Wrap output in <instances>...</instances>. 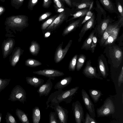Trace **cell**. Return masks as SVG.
Masks as SVG:
<instances>
[{
  "label": "cell",
  "instance_id": "cell-1",
  "mask_svg": "<svg viewBox=\"0 0 123 123\" xmlns=\"http://www.w3.org/2000/svg\"><path fill=\"white\" fill-rule=\"evenodd\" d=\"M79 86H76L70 89L63 91H56L52 93L49 96L46 102L47 109L51 105L64 102L66 104L70 103L77 92Z\"/></svg>",
  "mask_w": 123,
  "mask_h": 123
},
{
  "label": "cell",
  "instance_id": "cell-2",
  "mask_svg": "<svg viewBox=\"0 0 123 123\" xmlns=\"http://www.w3.org/2000/svg\"><path fill=\"white\" fill-rule=\"evenodd\" d=\"M28 17L23 15H12L7 17L4 24L6 34L11 31L16 34L15 31L21 32L28 26Z\"/></svg>",
  "mask_w": 123,
  "mask_h": 123
},
{
  "label": "cell",
  "instance_id": "cell-3",
  "mask_svg": "<svg viewBox=\"0 0 123 123\" xmlns=\"http://www.w3.org/2000/svg\"><path fill=\"white\" fill-rule=\"evenodd\" d=\"M97 117L107 116L114 114L115 112V105L112 100L109 98H107L103 105L96 110Z\"/></svg>",
  "mask_w": 123,
  "mask_h": 123
},
{
  "label": "cell",
  "instance_id": "cell-4",
  "mask_svg": "<svg viewBox=\"0 0 123 123\" xmlns=\"http://www.w3.org/2000/svg\"><path fill=\"white\" fill-rule=\"evenodd\" d=\"M26 99L25 90L19 85H17L12 89L8 100L13 102L19 101L24 104Z\"/></svg>",
  "mask_w": 123,
  "mask_h": 123
},
{
  "label": "cell",
  "instance_id": "cell-5",
  "mask_svg": "<svg viewBox=\"0 0 123 123\" xmlns=\"http://www.w3.org/2000/svg\"><path fill=\"white\" fill-rule=\"evenodd\" d=\"M73 114L76 123H85L83 108L78 101L73 102L72 105Z\"/></svg>",
  "mask_w": 123,
  "mask_h": 123
},
{
  "label": "cell",
  "instance_id": "cell-6",
  "mask_svg": "<svg viewBox=\"0 0 123 123\" xmlns=\"http://www.w3.org/2000/svg\"><path fill=\"white\" fill-rule=\"evenodd\" d=\"M72 42V40H70L64 49H62L63 42L58 46L54 56V60L55 63H59L64 58L70 47Z\"/></svg>",
  "mask_w": 123,
  "mask_h": 123
},
{
  "label": "cell",
  "instance_id": "cell-7",
  "mask_svg": "<svg viewBox=\"0 0 123 123\" xmlns=\"http://www.w3.org/2000/svg\"><path fill=\"white\" fill-rule=\"evenodd\" d=\"M32 73L34 74L39 75L45 76L54 80L55 78L62 76L64 75L62 72L59 70L52 69H46L33 71Z\"/></svg>",
  "mask_w": 123,
  "mask_h": 123
},
{
  "label": "cell",
  "instance_id": "cell-8",
  "mask_svg": "<svg viewBox=\"0 0 123 123\" xmlns=\"http://www.w3.org/2000/svg\"><path fill=\"white\" fill-rule=\"evenodd\" d=\"M81 92L82 100L86 108L91 116L95 119V114L94 104L85 90L82 89Z\"/></svg>",
  "mask_w": 123,
  "mask_h": 123
},
{
  "label": "cell",
  "instance_id": "cell-9",
  "mask_svg": "<svg viewBox=\"0 0 123 123\" xmlns=\"http://www.w3.org/2000/svg\"><path fill=\"white\" fill-rule=\"evenodd\" d=\"M49 107L54 109L56 112L60 123H67L68 111L67 109L59 104L51 105Z\"/></svg>",
  "mask_w": 123,
  "mask_h": 123
},
{
  "label": "cell",
  "instance_id": "cell-10",
  "mask_svg": "<svg viewBox=\"0 0 123 123\" xmlns=\"http://www.w3.org/2000/svg\"><path fill=\"white\" fill-rule=\"evenodd\" d=\"M15 44V40L11 37L4 40L1 47L3 58H6L12 53Z\"/></svg>",
  "mask_w": 123,
  "mask_h": 123
},
{
  "label": "cell",
  "instance_id": "cell-11",
  "mask_svg": "<svg viewBox=\"0 0 123 123\" xmlns=\"http://www.w3.org/2000/svg\"><path fill=\"white\" fill-rule=\"evenodd\" d=\"M83 74L87 77L90 79L95 78L103 80V78L96 72L95 68L92 67L89 63H87L83 70Z\"/></svg>",
  "mask_w": 123,
  "mask_h": 123
},
{
  "label": "cell",
  "instance_id": "cell-12",
  "mask_svg": "<svg viewBox=\"0 0 123 123\" xmlns=\"http://www.w3.org/2000/svg\"><path fill=\"white\" fill-rule=\"evenodd\" d=\"M66 18L67 16L64 11L61 13L45 30L52 31L55 30L66 19Z\"/></svg>",
  "mask_w": 123,
  "mask_h": 123
},
{
  "label": "cell",
  "instance_id": "cell-13",
  "mask_svg": "<svg viewBox=\"0 0 123 123\" xmlns=\"http://www.w3.org/2000/svg\"><path fill=\"white\" fill-rule=\"evenodd\" d=\"M51 79L49 78L45 83L39 87L37 91L40 97L43 96H47L51 91L53 86Z\"/></svg>",
  "mask_w": 123,
  "mask_h": 123
},
{
  "label": "cell",
  "instance_id": "cell-14",
  "mask_svg": "<svg viewBox=\"0 0 123 123\" xmlns=\"http://www.w3.org/2000/svg\"><path fill=\"white\" fill-rule=\"evenodd\" d=\"M24 51V50L19 47H16L13 49L9 58V61L12 66L14 67L16 65Z\"/></svg>",
  "mask_w": 123,
  "mask_h": 123
},
{
  "label": "cell",
  "instance_id": "cell-15",
  "mask_svg": "<svg viewBox=\"0 0 123 123\" xmlns=\"http://www.w3.org/2000/svg\"><path fill=\"white\" fill-rule=\"evenodd\" d=\"M25 79L28 84L35 88L40 87L44 82L43 79L35 76L32 77H27Z\"/></svg>",
  "mask_w": 123,
  "mask_h": 123
},
{
  "label": "cell",
  "instance_id": "cell-16",
  "mask_svg": "<svg viewBox=\"0 0 123 123\" xmlns=\"http://www.w3.org/2000/svg\"><path fill=\"white\" fill-rule=\"evenodd\" d=\"M95 19L94 15L93 14L91 18L86 21L82 28L79 35L80 40L83 37L85 33L89 29L92 28L94 25Z\"/></svg>",
  "mask_w": 123,
  "mask_h": 123
},
{
  "label": "cell",
  "instance_id": "cell-17",
  "mask_svg": "<svg viewBox=\"0 0 123 123\" xmlns=\"http://www.w3.org/2000/svg\"><path fill=\"white\" fill-rule=\"evenodd\" d=\"M72 80L71 77L69 76L62 78L57 82L54 87L55 89H57L58 90H62V89L68 85L71 82Z\"/></svg>",
  "mask_w": 123,
  "mask_h": 123
},
{
  "label": "cell",
  "instance_id": "cell-18",
  "mask_svg": "<svg viewBox=\"0 0 123 123\" xmlns=\"http://www.w3.org/2000/svg\"><path fill=\"white\" fill-rule=\"evenodd\" d=\"M119 22L113 25H110L108 27L104 32L101 40V43L102 44L105 43L112 31L115 29L119 25Z\"/></svg>",
  "mask_w": 123,
  "mask_h": 123
},
{
  "label": "cell",
  "instance_id": "cell-19",
  "mask_svg": "<svg viewBox=\"0 0 123 123\" xmlns=\"http://www.w3.org/2000/svg\"><path fill=\"white\" fill-rule=\"evenodd\" d=\"M119 26L113 30L104 43L106 45L112 43L117 39L119 31Z\"/></svg>",
  "mask_w": 123,
  "mask_h": 123
},
{
  "label": "cell",
  "instance_id": "cell-20",
  "mask_svg": "<svg viewBox=\"0 0 123 123\" xmlns=\"http://www.w3.org/2000/svg\"><path fill=\"white\" fill-rule=\"evenodd\" d=\"M80 21V19L76 20L66 27L63 31L62 34V36L64 37L67 35L78 26Z\"/></svg>",
  "mask_w": 123,
  "mask_h": 123
},
{
  "label": "cell",
  "instance_id": "cell-21",
  "mask_svg": "<svg viewBox=\"0 0 123 123\" xmlns=\"http://www.w3.org/2000/svg\"><path fill=\"white\" fill-rule=\"evenodd\" d=\"M40 49L39 44L37 41L33 40L31 43L29 50L30 53L32 55L36 56L39 53Z\"/></svg>",
  "mask_w": 123,
  "mask_h": 123
},
{
  "label": "cell",
  "instance_id": "cell-22",
  "mask_svg": "<svg viewBox=\"0 0 123 123\" xmlns=\"http://www.w3.org/2000/svg\"><path fill=\"white\" fill-rule=\"evenodd\" d=\"M15 114L19 120L22 123H30L27 115L24 111L17 108Z\"/></svg>",
  "mask_w": 123,
  "mask_h": 123
},
{
  "label": "cell",
  "instance_id": "cell-23",
  "mask_svg": "<svg viewBox=\"0 0 123 123\" xmlns=\"http://www.w3.org/2000/svg\"><path fill=\"white\" fill-rule=\"evenodd\" d=\"M88 92L90 95L95 103L99 101L100 97L103 95L100 91L97 89H89Z\"/></svg>",
  "mask_w": 123,
  "mask_h": 123
},
{
  "label": "cell",
  "instance_id": "cell-24",
  "mask_svg": "<svg viewBox=\"0 0 123 123\" xmlns=\"http://www.w3.org/2000/svg\"><path fill=\"white\" fill-rule=\"evenodd\" d=\"M33 123H39L40 119V109L37 106H35L32 110V116Z\"/></svg>",
  "mask_w": 123,
  "mask_h": 123
},
{
  "label": "cell",
  "instance_id": "cell-25",
  "mask_svg": "<svg viewBox=\"0 0 123 123\" xmlns=\"http://www.w3.org/2000/svg\"><path fill=\"white\" fill-rule=\"evenodd\" d=\"M95 31H93L90 33L89 37L85 41L81 47V49L88 50L90 49L92 38Z\"/></svg>",
  "mask_w": 123,
  "mask_h": 123
},
{
  "label": "cell",
  "instance_id": "cell-26",
  "mask_svg": "<svg viewBox=\"0 0 123 123\" xmlns=\"http://www.w3.org/2000/svg\"><path fill=\"white\" fill-rule=\"evenodd\" d=\"M25 64L27 66L34 68L42 65V63L37 60L32 58H29L25 61Z\"/></svg>",
  "mask_w": 123,
  "mask_h": 123
},
{
  "label": "cell",
  "instance_id": "cell-27",
  "mask_svg": "<svg viewBox=\"0 0 123 123\" xmlns=\"http://www.w3.org/2000/svg\"><path fill=\"white\" fill-rule=\"evenodd\" d=\"M99 74L102 78L105 79L108 74L106 70L105 65L102 60L100 59L99 62Z\"/></svg>",
  "mask_w": 123,
  "mask_h": 123
},
{
  "label": "cell",
  "instance_id": "cell-28",
  "mask_svg": "<svg viewBox=\"0 0 123 123\" xmlns=\"http://www.w3.org/2000/svg\"><path fill=\"white\" fill-rule=\"evenodd\" d=\"M88 11L87 9H85L78 11L74 14H71L70 15L73 16V17L67 20L66 22H67L75 19L84 16L86 14Z\"/></svg>",
  "mask_w": 123,
  "mask_h": 123
},
{
  "label": "cell",
  "instance_id": "cell-29",
  "mask_svg": "<svg viewBox=\"0 0 123 123\" xmlns=\"http://www.w3.org/2000/svg\"><path fill=\"white\" fill-rule=\"evenodd\" d=\"M57 16V15H55L44 22L41 25V29L42 30H45L52 24Z\"/></svg>",
  "mask_w": 123,
  "mask_h": 123
},
{
  "label": "cell",
  "instance_id": "cell-30",
  "mask_svg": "<svg viewBox=\"0 0 123 123\" xmlns=\"http://www.w3.org/2000/svg\"><path fill=\"white\" fill-rule=\"evenodd\" d=\"M110 22V20L109 19H106L103 20L101 23L99 27V33L101 35H102L107 27Z\"/></svg>",
  "mask_w": 123,
  "mask_h": 123
},
{
  "label": "cell",
  "instance_id": "cell-31",
  "mask_svg": "<svg viewBox=\"0 0 123 123\" xmlns=\"http://www.w3.org/2000/svg\"><path fill=\"white\" fill-rule=\"evenodd\" d=\"M102 5L107 9L111 11L114 9L113 4L110 0H99Z\"/></svg>",
  "mask_w": 123,
  "mask_h": 123
},
{
  "label": "cell",
  "instance_id": "cell-32",
  "mask_svg": "<svg viewBox=\"0 0 123 123\" xmlns=\"http://www.w3.org/2000/svg\"><path fill=\"white\" fill-rule=\"evenodd\" d=\"M85 59V57L83 55H81L79 56L76 63V69L77 71H79L81 69L84 64Z\"/></svg>",
  "mask_w": 123,
  "mask_h": 123
},
{
  "label": "cell",
  "instance_id": "cell-33",
  "mask_svg": "<svg viewBox=\"0 0 123 123\" xmlns=\"http://www.w3.org/2000/svg\"><path fill=\"white\" fill-rule=\"evenodd\" d=\"M49 122L50 123H58L60 122L56 112L51 111L49 115Z\"/></svg>",
  "mask_w": 123,
  "mask_h": 123
},
{
  "label": "cell",
  "instance_id": "cell-34",
  "mask_svg": "<svg viewBox=\"0 0 123 123\" xmlns=\"http://www.w3.org/2000/svg\"><path fill=\"white\" fill-rule=\"evenodd\" d=\"M77 57V55H76L71 59L68 66L69 71H74L75 70Z\"/></svg>",
  "mask_w": 123,
  "mask_h": 123
},
{
  "label": "cell",
  "instance_id": "cell-35",
  "mask_svg": "<svg viewBox=\"0 0 123 123\" xmlns=\"http://www.w3.org/2000/svg\"><path fill=\"white\" fill-rule=\"evenodd\" d=\"M92 2L91 1L86 2L80 3L74 2L73 4L77 9H80L89 7Z\"/></svg>",
  "mask_w": 123,
  "mask_h": 123
},
{
  "label": "cell",
  "instance_id": "cell-36",
  "mask_svg": "<svg viewBox=\"0 0 123 123\" xmlns=\"http://www.w3.org/2000/svg\"><path fill=\"white\" fill-rule=\"evenodd\" d=\"M24 0H10L11 6L16 9H18L22 5Z\"/></svg>",
  "mask_w": 123,
  "mask_h": 123
},
{
  "label": "cell",
  "instance_id": "cell-37",
  "mask_svg": "<svg viewBox=\"0 0 123 123\" xmlns=\"http://www.w3.org/2000/svg\"><path fill=\"white\" fill-rule=\"evenodd\" d=\"M10 81V79L0 78V92L8 85Z\"/></svg>",
  "mask_w": 123,
  "mask_h": 123
},
{
  "label": "cell",
  "instance_id": "cell-38",
  "mask_svg": "<svg viewBox=\"0 0 123 123\" xmlns=\"http://www.w3.org/2000/svg\"><path fill=\"white\" fill-rule=\"evenodd\" d=\"M6 122L7 123H17L15 118L10 113L7 112L5 118Z\"/></svg>",
  "mask_w": 123,
  "mask_h": 123
},
{
  "label": "cell",
  "instance_id": "cell-39",
  "mask_svg": "<svg viewBox=\"0 0 123 123\" xmlns=\"http://www.w3.org/2000/svg\"><path fill=\"white\" fill-rule=\"evenodd\" d=\"M118 9L120 14V17L119 22V24H120V27L123 26V7L121 4L118 3L117 4Z\"/></svg>",
  "mask_w": 123,
  "mask_h": 123
},
{
  "label": "cell",
  "instance_id": "cell-40",
  "mask_svg": "<svg viewBox=\"0 0 123 123\" xmlns=\"http://www.w3.org/2000/svg\"><path fill=\"white\" fill-rule=\"evenodd\" d=\"M114 55L115 58L119 61L121 60L122 57V52L119 49L116 48L114 50Z\"/></svg>",
  "mask_w": 123,
  "mask_h": 123
},
{
  "label": "cell",
  "instance_id": "cell-41",
  "mask_svg": "<svg viewBox=\"0 0 123 123\" xmlns=\"http://www.w3.org/2000/svg\"><path fill=\"white\" fill-rule=\"evenodd\" d=\"M95 119L93 118L87 112L86 114L84 123H97Z\"/></svg>",
  "mask_w": 123,
  "mask_h": 123
},
{
  "label": "cell",
  "instance_id": "cell-42",
  "mask_svg": "<svg viewBox=\"0 0 123 123\" xmlns=\"http://www.w3.org/2000/svg\"><path fill=\"white\" fill-rule=\"evenodd\" d=\"M97 42V39L94 35L93 37L92 42L91 46L90 49L92 53L94 52Z\"/></svg>",
  "mask_w": 123,
  "mask_h": 123
},
{
  "label": "cell",
  "instance_id": "cell-43",
  "mask_svg": "<svg viewBox=\"0 0 123 123\" xmlns=\"http://www.w3.org/2000/svg\"><path fill=\"white\" fill-rule=\"evenodd\" d=\"M38 0H29L28 7L30 10H32L35 5L37 3Z\"/></svg>",
  "mask_w": 123,
  "mask_h": 123
},
{
  "label": "cell",
  "instance_id": "cell-44",
  "mask_svg": "<svg viewBox=\"0 0 123 123\" xmlns=\"http://www.w3.org/2000/svg\"><path fill=\"white\" fill-rule=\"evenodd\" d=\"M123 83V67L122 66L121 70L118 76V85L119 87H120L121 84Z\"/></svg>",
  "mask_w": 123,
  "mask_h": 123
},
{
  "label": "cell",
  "instance_id": "cell-45",
  "mask_svg": "<svg viewBox=\"0 0 123 123\" xmlns=\"http://www.w3.org/2000/svg\"><path fill=\"white\" fill-rule=\"evenodd\" d=\"M52 14L50 12H47L41 15L39 17L38 21L39 22L41 21L50 16Z\"/></svg>",
  "mask_w": 123,
  "mask_h": 123
},
{
  "label": "cell",
  "instance_id": "cell-46",
  "mask_svg": "<svg viewBox=\"0 0 123 123\" xmlns=\"http://www.w3.org/2000/svg\"><path fill=\"white\" fill-rule=\"evenodd\" d=\"M86 14V16L81 22V25L85 23L87 21L90 19L93 15V13H92L90 10H89Z\"/></svg>",
  "mask_w": 123,
  "mask_h": 123
},
{
  "label": "cell",
  "instance_id": "cell-47",
  "mask_svg": "<svg viewBox=\"0 0 123 123\" xmlns=\"http://www.w3.org/2000/svg\"><path fill=\"white\" fill-rule=\"evenodd\" d=\"M52 3V0H43V6L45 8H48Z\"/></svg>",
  "mask_w": 123,
  "mask_h": 123
},
{
  "label": "cell",
  "instance_id": "cell-48",
  "mask_svg": "<svg viewBox=\"0 0 123 123\" xmlns=\"http://www.w3.org/2000/svg\"><path fill=\"white\" fill-rule=\"evenodd\" d=\"M55 5L57 7L59 8H64V6L61 0L57 1L55 4Z\"/></svg>",
  "mask_w": 123,
  "mask_h": 123
},
{
  "label": "cell",
  "instance_id": "cell-49",
  "mask_svg": "<svg viewBox=\"0 0 123 123\" xmlns=\"http://www.w3.org/2000/svg\"><path fill=\"white\" fill-rule=\"evenodd\" d=\"M54 6L55 9L56 10V11L58 12L61 13L63 12L64 11L65 9L64 8H59L56 6L55 5H54Z\"/></svg>",
  "mask_w": 123,
  "mask_h": 123
},
{
  "label": "cell",
  "instance_id": "cell-50",
  "mask_svg": "<svg viewBox=\"0 0 123 123\" xmlns=\"http://www.w3.org/2000/svg\"><path fill=\"white\" fill-rule=\"evenodd\" d=\"M6 9L4 6H0V16L5 12Z\"/></svg>",
  "mask_w": 123,
  "mask_h": 123
},
{
  "label": "cell",
  "instance_id": "cell-51",
  "mask_svg": "<svg viewBox=\"0 0 123 123\" xmlns=\"http://www.w3.org/2000/svg\"><path fill=\"white\" fill-rule=\"evenodd\" d=\"M64 1L70 7L72 6L71 2L70 0H62Z\"/></svg>",
  "mask_w": 123,
  "mask_h": 123
},
{
  "label": "cell",
  "instance_id": "cell-52",
  "mask_svg": "<svg viewBox=\"0 0 123 123\" xmlns=\"http://www.w3.org/2000/svg\"><path fill=\"white\" fill-rule=\"evenodd\" d=\"M50 34V33L49 32H47L45 34V37H48Z\"/></svg>",
  "mask_w": 123,
  "mask_h": 123
},
{
  "label": "cell",
  "instance_id": "cell-53",
  "mask_svg": "<svg viewBox=\"0 0 123 123\" xmlns=\"http://www.w3.org/2000/svg\"><path fill=\"white\" fill-rule=\"evenodd\" d=\"M2 117V114L1 113H0V123L1 122V120Z\"/></svg>",
  "mask_w": 123,
  "mask_h": 123
},
{
  "label": "cell",
  "instance_id": "cell-54",
  "mask_svg": "<svg viewBox=\"0 0 123 123\" xmlns=\"http://www.w3.org/2000/svg\"><path fill=\"white\" fill-rule=\"evenodd\" d=\"M59 0H53L54 2V4L57 1H58Z\"/></svg>",
  "mask_w": 123,
  "mask_h": 123
},
{
  "label": "cell",
  "instance_id": "cell-55",
  "mask_svg": "<svg viewBox=\"0 0 123 123\" xmlns=\"http://www.w3.org/2000/svg\"><path fill=\"white\" fill-rule=\"evenodd\" d=\"M0 0L2 2H5L6 0Z\"/></svg>",
  "mask_w": 123,
  "mask_h": 123
},
{
  "label": "cell",
  "instance_id": "cell-56",
  "mask_svg": "<svg viewBox=\"0 0 123 123\" xmlns=\"http://www.w3.org/2000/svg\"></svg>",
  "mask_w": 123,
  "mask_h": 123
}]
</instances>
